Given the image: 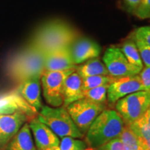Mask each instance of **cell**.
Listing matches in <instances>:
<instances>
[{
	"label": "cell",
	"mask_w": 150,
	"mask_h": 150,
	"mask_svg": "<svg viewBox=\"0 0 150 150\" xmlns=\"http://www.w3.org/2000/svg\"><path fill=\"white\" fill-rule=\"evenodd\" d=\"M120 138L127 150H144L139 140L129 125H125Z\"/></svg>",
	"instance_id": "23"
},
{
	"label": "cell",
	"mask_w": 150,
	"mask_h": 150,
	"mask_svg": "<svg viewBox=\"0 0 150 150\" xmlns=\"http://www.w3.org/2000/svg\"><path fill=\"white\" fill-rule=\"evenodd\" d=\"M131 36L141 40L145 44L150 47V27L145 26L138 28L132 33Z\"/></svg>",
	"instance_id": "26"
},
{
	"label": "cell",
	"mask_w": 150,
	"mask_h": 150,
	"mask_svg": "<svg viewBox=\"0 0 150 150\" xmlns=\"http://www.w3.org/2000/svg\"><path fill=\"white\" fill-rule=\"evenodd\" d=\"M137 136L144 150H150V127L139 120L129 125Z\"/></svg>",
	"instance_id": "20"
},
{
	"label": "cell",
	"mask_w": 150,
	"mask_h": 150,
	"mask_svg": "<svg viewBox=\"0 0 150 150\" xmlns=\"http://www.w3.org/2000/svg\"><path fill=\"white\" fill-rule=\"evenodd\" d=\"M59 147L61 150H83L88 147L85 140L72 137H63L60 140Z\"/></svg>",
	"instance_id": "24"
},
{
	"label": "cell",
	"mask_w": 150,
	"mask_h": 150,
	"mask_svg": "<svg viewBox=\"0 0 150 150\" xmlns=\"http://www.w3.org/2000/svg\"><path fill=\"white\" fill-rule=\"evenodd\" d=\"M138 75L143 86L144 91L150 92V67H143Z\"/></svg>",
	"instance_id": "29"
},
{
	"label": "cell",
	"mask_w": 150,
	"mask_h": 150,
	"mask_svg": "<svg viewBox=\"0 0 150 150\" xmlns=\"http://www.w3.org/2000/svg\"><path fill=\"white\" fill-rule=\"evenodd\" d=\"M120 49L122 52L129 63L140 73L143 68V63L134 39L131 37L124 41Z\"/></svg>",
	"instance_id": "19"
},
{
	"label": "cell",
	"mask_w": 150,
	"mask_h": 150,
	"mask_svg": "<svg viewBox=\"0 0 150 150\" xmlns=\"http://www.w3.org/2000/svg\"><path fill=\"white\" fill-rule=\"evenodd\" d=\"M39 76H31L19 83L17 92L38 112L43 106L41 98V82Z\"/></svg>",
	"instance_id": "14"
},
{
	"label": "cell",
	"mask_w": 150,
	"mask_h": 150,
	"mask_svg": "<svg viewBox=\"0 0 150 150\" xmlns=\"http://www.w3.org/2000/svg\"><path fill=\"white\" fill-rule=\"evenodd\" d=\"M29 118L18 111L11 115L0 114V150H2L11 138L18 132Z\"/></svg>",
	"instance_id": "11"
},
{
	"label": "cell",
	"mask_w": 150,
	"mask_h": 150,
	"mask_svg": "<svg viewBox=\"0 0 150 150\" xmlns=\"http://www.w3.org/2000/svg\"><path fill=\"white\" fill-rule=\"evenodd\" d=\"M79 37L78 31L72 25L63 20H56L41 25L35 31L30 43L45 55L69 47Z\"/></svg>",
	"instance_id": "1"
},
{
	"label": "cell",
	"mask_w": 150,
	"mask_h": 150,
	"mask_svg": "<svg viewBox=\"0 0 150 150\" xmlns=\"http://www.w3.org/2000/svg\"><path fill=\"white\" fill-rule=\"evenodd\" d=\"M83 150H96V149H94V148H91V147H89V148H86V149H83Z\"/></svg>",
	"instance_id": "33"
},
{
	"label": "cell",
	"mask_w": 150,
	"mask_h": 150,
	"mask_svg": "<svg viewBox=\"0 0 150 150\" xmlns=\"http://www.w3.org/2000/svg\"><path fill=\"white\" fill-rule=\"evenodd\" d=\"M36 117L50 127L59 138L67 136L75 138H84V135L79 130L64 106H43Z\"/></svg>",
	"instance_id": "4"
},
{
	"label": "cell",
	"mask_w": 150,
	"mask_h": 150,
	"mask_svg": "<svg viewBox=\"0 0 150 150\" xmlns=\"http://www.w3.org/2000/svg\"><path fill=\"white\" fill-rule=\"evenodd\" d=\"M150 106V92L141 91L131 93L115 104L116 111L126 125L138 121Z\"/></svg>",
	"instance_id": "5"
},
{
	"label": "cell",
	"mask_w": 150,
	"mask_h": 150,
	"mask_svg": "<svg viewBox=\"0 0 150 150\" xmlns=\"http://www.w3.org/2000/svg\"><path fill=\"white\" fill-rule=\"evenodd\" d=\"M35 147L29 123L26 122L2 150H34Z\"/></svg>",
	"instance_id": "17"
},
{
	"label": "cell",
	"mask_w": 150,
	"mask_h": 150,
	"mask_svg": "<svg viewBox=\"0 0 150 150\" xmlns=\"http://www.w3.org/2000/svg\"><path fill=\"white\" fill-rule=\"evenodd\" d=\"M109 85H104L83 91V97L92 102L107 104V91Z\"/></svg>",
	"instance_id": "21"
},
{
	"label": "cell",
	"mask_w": 150,
	"mask_h": 150,
	"mask_svg": "<svg viewBox=\"0 0 150 150\" xmlns=\"http://www.w3.org/2000/svg\"><path fill=\"white\" fill-rule=\"evenodd\" d=\"M125 124L117 112L104 109L92 123L85 134V141L90 147L97 149L110 140L120 138Z\"/></svg>",
	"instance_id": "2"
},
{
	"label": "cell",
	"mask_w": 150,
	"mask_h": 150,
	"mask_svg": "<svg viewBox=\"0 0 150 150\" xmlns=\"http://www.w3.org/2000/svg\"><path fill=\"white\" fill-rule=\"evenodd\" d=\"M106 108V105L93 102L85 98L76 101L66 107L73 122L83 135L97 116Z\"/></svg>",
	"instance_id": "7"
},
{
	"label": "cell",
	"mask_w": 150,
	"mask_h": 150,
	"mask_svg": "<svg viewBox=\"0 0 150 150\" xmlns=\"http://www.w3.org/2000/svg\"><path fill=\"white\" fill-rule=\"evenodd\" d=\"M18 111L24 112L29 118V121L36 117L38 113L17 91L0 96V114L11 115Z\"/></svg>",
	"instance_id": "10"
},
{
	"label": "cell",
	"mask_w": 150,
	"mask_h": 150,
	"mask_svg": "<svg viewBox=\"0 0 150 150\" xmlns=\"http://www.w3.org/2000/svg\"><path fill=\"white\" fill-rule=\"evenodd\" d=\"M34 150H37V149H34Z\"/></svg>",
	"instance_id": "34"
},
{
	"label": "cell",
	"mask_w": 150,
	"mask_h": 150,
	"mask_svg": "<svg viewBox=\"0 0 150 150\" xmlns=\"http://www.w3.org/2000/svg\"><path fill=\"white\" fill-rule=\"evenodd\" d=\"M70 50L73 61L77 65L90 59L99 57L102 49L98 43L92 39L79 37L70 45Z\"/></svg>",
	"instance_id": "12"
},
{
	"label": "cell",
	"mask_w": 150,
	"mask_h": 150,
	"mask_svg": "<svg viewBox=\"0 0 150 150\" xmlns=\"http://www.w3.org/2000/svg\"><path fill=\"white\" fill-rule=\"evenodd\" d=\"M134 40L136 42V45L138 48V52H139L140 58L143 63V64L145 65L146 67H150V47H149L147 45L145 44L141 40H138V39L132 37Z\"/></svg>",
	"instance_id": "25"
},
{
	"label": "cell",
	"mask_w": 150,
	"mask_h": 150,
	"mask_svg": "<svg viewBox=\"0 0 150 150\" xmlns=\"http://www.w3.org/2000/svg\"><path fill=\"white\" fill-rule=\"evenodd\" d=\"M34 138L37 150H45L53 146H59L60 140L50 127L35 117L28 122Z\"/></svg>",
	"instance_id": "13"
},
{
	"label": "cell",
	"mask_w": 150,
	"mask_h": 150,
	"mask_svg": "<svg viewBox=\"0 0 150 150\" xmlns=\"http://www.w3.org/2000/svg\"><path fill=\"white\" fill-rule=\"evenodd\" d=\"M141 122L145 124L147 126L150 127V106L148 108V109L146 110L143 115L138 120Z\"/></svg>",
	"instance_id": "31"
},
{
	"label": "cell",
	"mask_w": 150,
	"mask_h": 150,
	"mask_svg": "<svg viewBox=\"0 0 150 150\" xmlns=\"http://www.w3.org/2000/svg\"><path fill=\"white\" fill-rule=\"evenodd\" d=\"M144 91L138 74L115 78L107 91V102L111 106L123 97L138 91Z\"/></svg>",
	"instance_id": "9"
},
{
	"label": "cell",
	"mask_w": 150,
	"mask_h": 150,
	"mask_svg": "<svg viewBox=\"0 0 150 150\" xmlns=\"http://www.w3.org/2000/svg\"><path fill=\"white\" fill-rule=\"evenodd\" d=\"M97 150H127L126 147L122 142L120 138H117L112 140L97 148Z\"/></svg>",
	"instance_id": "28"
},
{
	"label": "cell",
	"mask_w": 150,
	"mask_h": 150,
	"mask_svg": "<svg viewBox=\"0 0 150 150\" xmlns=\"http://www.w3.org/2000/svg\"><path fill=\"white\" fill-rule=\"evenodd\" d=\"M81 83L82 78L76 71L67 76L64 84L63 106L66 108L72 103L83 98Z\"/></svg>",
	"instance_id": "16"
},
{
	"label": "cell",
	"mask_w": 150,
	"mask_h": 150,
	"mask_svg": "<svg viewBox=\"0 0 150 150\" xmlns=\"http://www.w3.org/2000/svg\"><path fill=\"white\" fill-rule=\"evenodd\" d=\"M75 71L82 79L97 75H109L104 63L98 57L86 61L76 66Z\"/></svg>",
	"instance_id": "18"
},
{
	"label": "cell",
	"mask_w": 150,
	"mask_h": 150,
	"mask_svg": "<svg viewBox=\"0 0 150 150\" xmlns=\"http://www.w3.org/2000/svg\"><path fill=\"white\" fill-rule=\"evenodd\" d=\"M45 150H61V149H60V147L59 145V146H53V147H49V148H47V149H46Z\"/></svg>",
	"instance_id": "32"
},
{
	"label": "cell",
	"mask_w": 150,
	"mask_h": 150,
	"mask_svg": "<svg viewBox=\"0 0 150 150\" xmlns=\"http://www.w3.org/2000/svg\"><path fill=\"white\" fill-rule=\"evenodd\" d=\"M70 46L65 47L45 54V71H62L75 69Z\"/></svg>",
	"instance_id": "15"
},
{
	"label": "cell",
	"mask_w": 150,
	"mask_h": 150,
	"mask_svg": "<svg viewBox=\"0 0 150 150\" xmlns=\"http://www.w3.org/2000/svg\"><path fill=\"white\" fill-rule=\"evenodd\" d=\"M115 78L110 75H97L82 79V90L86 91L104 85H110Z\"/></svg>",
	"instance_id": "22"
},
{
	"label": "cell",
	"mask_w": 150,
	"mask_h": 150,
	"mask_svg": "<svg viewBox=\"0 0 150 150\" xmlns=\"http://www.w3.org/2000/svg\"><path fill=\"white\" fill-rule=\"evenodd\" d=\"M45 56L42 52L30 43L9 63V76L19 83L31 76H41L45 71Z\"/></svg>",
	"instance_id": "3"
},
{
	"label": "cell",
	"mask_w": 150,
	"mask_h": 150,
	"mask_svg": "<svg viewBox=\"0 0 150 150\" xmlns=\"http://www.w3.org/2000/svg\"><path fill=\"white\" fill-rule=\"evenodd\" d=\"M141 0H124L127 11L131 13H134L137 8L139 6Z\"/></svg>",
	"instance_id": "30"
},
{
	"label": "cell",
	"mask_w": 150,
	"mask_h": 150,
	"mask_svg": "<svg viewBox=\"0 0 150 150\" xmlns=\"http://www.w3.org/2000/svg\"><path fill=\"white\" fill-rule=\"evenodd\" d=\"M134 14L141 20L150 18V0H141Z\"/></svg>",
	"instance_id": "27"
},
{
	"label": "cell",
	"mask_w": 150,
	"mask_h": 150,
	"mask_svg": "<svg viewBox=\"0 0 150 150\" xmlns=\"http://www.w3.org/2000/svg\"><path fill=\"white\" fill-rule=\"evenodd\" d=\"M102 60L108 74L114 78L139 74V72L129 63L120 49L117 47H108L105 51Z\"/></svg>",
	"instance_id": "8"
},
{
	"label": "cell",
	"mask_w": 150,
	"mask_h": 150,
	"mask_svg": "<svg viewBox=\"0 0 150 150\" xmlns=\"http://www.w3.org/2000/svg\"><path fill=\"white\" fill-rule=\"evenodd\" d=\"M75 70L76 68L62 71H44L40 77L41 86L43 97L50 106L60 107L63 105L65 79Z\"/></svg>",
	"instance_id": "6"
}]
</instances>
